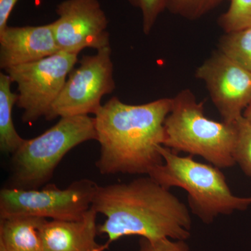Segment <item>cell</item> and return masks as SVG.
<instances>
[{
    "mask_svg": "<svg viewBox=\"0 0 251 251\" xmlns=\"http://www.w3.org/2000/svg\"><path fill=\"white\" fill-rule=\"evenodd\" d=\"M211 100L226 123H234L251 103V72L216 50L198 68Z\"/></svg>",
    "mask_w": 251,
    "mask_h": 251,
    "instance_id": "cell-10",
    "label": "cell"
},
{
    "mask_svg": "<svg viewBox=\"0 0 251 251\" xmlns=\"http://www.w3.org/2000/svg\"><path fill=\"white\" fill-rule=\"evenodd\" d=\"M158 150L164 162L148 176L168 189H184L190 209L204 224H212L220 215L245 211L251 206V196L233 194L220 168L200 163L191 155L180 156L163 145Z\"/></svg>",
    "mask_w": 251,
    "mask_h": 251,
    "instance_id": "cell-3",
    "label": "cell"
},
{
    "mask_svg": "<svg viewBox=\"0 0 251 251\" xmlns=\"http://www.w3.org/2000/svg\"><path fill=\"white\" fill-rule=\"evenodd\" d=\"M237 136L233 156L236 164L251 179V122L244 116L235 122Z\"/></svg>",
    "mask_w": 251,
    "mask_h": 251,
    "instance_id": "cell-16",
    "label": "cell"
},
{
    "mask_svg": "<svg viewBox=\"0 0 251 251\" xmlns=\"http://www.w3.org/2000/svg\"><path fill=\"white\" fill-rule=\"evenodd\" d=\"M137 251H191L186 240H176L170 238L148 239L141 237Z\"/></svg>",
    "mask_w": 251,
    "mask_h": 251,
    "instance_id": "cell-20",
    "label": "cell"
},
{
    "mask_svg": "<svg viewBox=\"0 0 251 251\" xmlns=\"http://www.w3.org/2000/svg\"><path fill=\"white\" fill-rule=\"evenodd\" d=\"M77 62V54L59 52L36 62L4 70L18 87L16 105L24 123L46 117Z\"/></svg>",
    "mask_w": 251,
    "mask_h": 251,
    "instance_id": "cell-7",
    "label": "cell"
},
{
    "mask_svg": "<svg viewBox=\"0 0 251 251\" xmlns=\"http://www.w3.org/2000/svg\"><path fill=\"white\" fill-rule=\"evenodd\" d=\"M235 124L208 118L202 102L188 89L172 98L171 112L164 122L163 146L175 152L199 156L220 169L236 164L233 153Z\"/></svg>",
    "mask_w": 251,
    "mask_h": 251,
    "instance_id": "cell-4",
    "label": "cell"
},
{
    "mask_svg": "<svg viewBox=\"0 0 251 251\" xmlns=\"http://www.w3.org/2000/svg\"><path fill=\"white\" fill-rule=\"evenodd\" d=\"M99 186L79 179L61 189L54 184L39 189L6 187L0 191V219L35 216L54 221H78L92 207Z\"/></svg>",
    "mask_w": 251,
    "mask_h": 251,
    "instance_id": "cell-6",
    "label": "cell"
},
{
    "mask_svg": "<svg viewBox=\"0 0 251 251\" xmlns=\"http://www.w3.org/2000/svg\"><path fill=\"white\" fill-rule=\"evenodd\" d=\"M223 0H165V7L172 14L189 21L199 19L214 9Z\"/></svg>",
    "mask_w": 251,
    "mask_h": 251,
    "instance_id": "cell-18",
    "label": "cell"
},
{
    "mask_svg": "<svg viewBox=\"0 0 251 251\" xmlns=\"http://www.w3.org/2000/svg\"><path fill=\"white\" fill-rule=\"evenodd\" d=\"M228 1V9L220 16V27L226 33L251 27V0Z\"/></svg>",
    "mask_w": 251,
    "mask_h": 251,
    "instance_id": "cell-17",
    "label": "cell"
},
{
    "mask_svg": "<svg viewBox=\"0 0 251 251\" xmlns=\"http://www.w3.org/2000/svg\"><path fill=\"white\" fill-rule=\"evenodd\" d=\"M172 98L129 105L114 97L102 105L95 119L100 156L96 162L103 175H146L163 163L164 122Z\"/></svg>",
    "mask_w": 251,
    "mask_h": 251,
    "instance_id": "cell-2",
    "label": "cell"
},
{
    "mask_svg": "<svg viewBox=\"0 0 251 251\" xmlns=\"http://www.w3.org/2000/svg\"><path fill=\"white\" fill-rule=\"evenodd\" d=\"M90 140H97L94 117H61L42 134L25 139L11 155V185L8 187L39 188L51 179L69 151Z\"/></svg>",
    "mask_w": 251,
    "mask_h": 251,
    "instance_id": "cell-5",
    "label": "cell"
},
{
    "mask_svg": "<svg viewBox=\"0 0 251 251\" xmlns=\"http://www.w3.org/2000/svg\"><path fill=\"white\" fill-rule=\"evenodd\" d=\"M18 0H0V31H2L9 21L10 15Z\"/></svg>",
    "mask_w": 251,
    "mask_h": 251,
    "instance_id": "cell-21",
    "label": "cell"
},
{
    "mask_svg": "<svg viewBox=\"0 0 251 251\" xmlns=\"http://www.w3.org/2000/svg\"><path fill=\"white\" fill-rule=\"evenodd\" d=\"M59 52L51 23L11 27L0 31V68L36 62Z\"/></svg>",
    "mask_w": 251,
    "mask_h": 251,
    "instance_id": "cell-11",
    "label": "cell"
},
{
    "mask_svg": "<svg viewBox=\"0 0 251 251\" xmlns=\"http://www.w3.org/2000/svg\"><path fill=\"white\" fill-rule=\"evenodd\" d=\"M97 211L92 206L78 221H48L40 228L44 251H105L110 245L96 241Z\"/></svg>",
    "mask_w": 251,
    "mask_h": 251,
    "instance_id": "cell-12",
    "label": "cell"
},
{
    "mask_svg": "<svg viewBox=\"0 0 251 251\" xmlns=\"http://www.w3.org/2000/svg\"><path fill=\"white\" fill-rule=\"evenodd\" d=\"M46 220L29 216L0 219V251H44L40 228Z\"/></svg>",
    "mask_w": 251,
    "mask_h": 251,
    "instance_id": "cell-13",
    "label": "cell"
},
{
    "mask_svg": "<svg viewBox=\"0 0 251 251\" xmlns=\"http://www.w3.org/2000/svg\"><path fill=\"white\" fill-rule=\"evenodd\" d=\"M132 6L138 8L142 14L143 30L145 34L151 32L158 16L164 10L165 0H128Z\"/></svg>",
    "mask_w": 251,
    "mask_h": 251,
    "instance_id": "cell-19",
    "label": "cell"
},
{
    "mask_svg": "<svg viewBox=\"0 0 251 251\" xmlns=\"http://www.w3.org/2000/svg\"><path fill=\"white\" fill-rule=\"evenodd\" d=\"M111 55L110 47L99 50L93 55H84L68 76L46 120L95 115L104 96L115 90Z\"/></svg>",
    "mask_w": 251,
    "mask_h": 251,
    "instance_id": "cell-8",
    "label": "cell"
},
{
    "mask_svg": "<svg viewBox=\"0 0 251 251\" xmlns=\"http://www.w3.org/2000/svg\"><path fill=\"white\" fill-rule=\"evenodd\" d=\"M11 77L6 73H0V150L11 154L24 141L15 128L12 110L18 100V94L11 91Z\"/></svg>",
    "mask_w": 251,
    "mask_h": 251,
    "instance_id": "cell-14",
    "label": "cell"
},
{
    "mask_svg": "<svg viewBox=\"0 0 251 251\" xmlns=\"http://www.w3.org/2000/svg\"><path fill=\"white\" fill-rule=\"evenodd\" d=\"M219 50L251 72V27L226 33Z\"/></svg>",
    "mask_w": 251,
    "mask_h": 251,
    "instance_id": "cell-15",
    "label": "cell"
},
{
    "mask_svg": "<svg viewBox=\"0 0 251 251\" xmlns=\"http://www.w3.org/2000/svg\"><path fill=\"white\" fill-rule=\"evenodd\" d=\"M51 23L59 51L78 54L85 49L110 47L108 20L99 0H64Z\"/></svg>",
    "mask_w": 251,
    "mask_h": 251,
    "instance_id": "cell-9",
    "label": "cell"
},
{
    "mask_svg": "<svg viewBox=\"0 0 251 251\" xmlns=\"http://www.w3.org/2000/svg\"><path fill=\"white\" fill-rule=\"evenodd\" d=\"M243 116H244V118L247 119L248 121L251 122V103L247 107V109L244 110Z\"/></svg>",
    "mask_w": 251,
    "mask_h": 251,
    "instance_id": "cell-22",
    "label": "cell"
},
{
    "mask_svg": "<svg viewBox=\"0 0 251 251\" xmlns=\"http://www.w3.org/2000/svg\"><path fill=\"white\" fill-rule=\"evenodd\" d=\"M92 206L106 219L98 227L107 244L128 236L187 240L192 220L187 206L151 176L99 186Z\"/></svg>",
    "mask_w": 251,
    "mask_h": 251,
    "instance_id": "cell-1",
    "label": "cell"
}]
</instances>
